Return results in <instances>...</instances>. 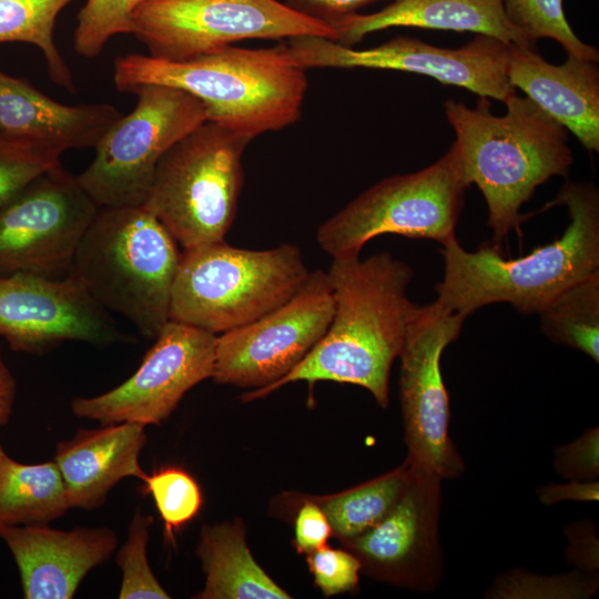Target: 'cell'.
I'll return each instance as SVG.
<instances>
[{
    "instance_id": "obj_14",
    "label": "cell",
    "mask_w": 599,
    "mask_h": 599,
    "mask_svg": "<svg viewBox=\"0 0 599 599\" xmlns=\"http://www.w3.org/2000/svg\"><path fill=\"white\" fill-rule=\"evenodd\" d=\"M98 210L61 163L42 173L0 210V275L69 271Z\"/></svg>"
},
{
    "instance_id": "obj_31",
    "label": "cell",
    "mask_w": 599,
    "mask_h": 599,
    "mask_svg": "<svg viewBox=\"0 0 599 599\" xmlns=\"http://www.w3.org/2000/svg\"><path fill=\"white\" fill-rule=\"evenodd\" d=\"M142 481L144 491L155 502L165 535L174 540V532L201 510L200 486L189 473L177 467H163L152 475L146 474Z\"/></svg>"
},
{
    "instance_id": "obj_40",
    "label": "cell",
    "mask_w": 599,
    "mask_h": 599,
    "mask_svg": "<svg viewBox=\"0 0 599 599\" xmlns=\"http://www.w3.org/2000/svg\"><path fill=\"white\" fill-rule=\"evenodd\" d=\"M17 394V383L0 351V427L11 418Z\"/></svg>"
},
{
    "instance_id": "obj_24",
    "label": "cell",
    "mask_w": 599,
    "mask_h": 599,
    "mask_svg": "<svg viewBox=\"0 0 599 599\" xmlns=\"http://www.w3.org/2000/svg\"><path fill=\"white\" fill-rule=\"evenodd\" d=\"M70 504L57 464H22L0 446V526L48 525Z\"/></svg>"
},
{
    "instance_id": "obj_39",
    "label": "cell",
    "mask_w": 599,
    "mask_h": 599,
    "mask_svg": "<svg viewBox=\"0 0 599 599\" xmlns=\"http://www.w3.org/2000/svg\"><path fill=\"white\" fill-rule=\"evenodd\" d=\"M539 500L547 506L565 500L597 501L599 499L598 480H570L566 484H549L537 489Z\"/></svg>"
},
{
    "instance_id": "obj_16",
    "label": "cell",
    "mask_w": 599,
    "mask_h": 599,
    "mask_svg": "<svg viewBox=\"0 0 599 599\" xmlns=\"http://www.w3.org/2000/svg\"><path fill=\"white\" fill-rule=\"evenodd\" d=\"M408 460L410 476L402 498L379 522L345 545L370 577L430 592L444 573L438 530L443 479Z\"/></svg>"
},
{
    "instance_id": "obj_1",
    "label": "cell",
    "mask_w": 599,
    "mask_h": 599,
    "mask_svg": "<svg viewBox=\"0 0 599 599\" xmlns=\"http://www.w3.org/2000/svg\"><path fill=\"white\" fill-rule=\"evenodd\" d=\"M326 273L334 295L327 331L283 378L244 394V400L264 397L288 383L331 380L364 387L387 407L390 368L418 306L407 296L413 270L383 252L366 260L333 258Z\"/></svg>"
},
{
    "instance_id": "obj_22",
    "label": "cell",
    "mask_w": 599,
    "mask_h": 599,
    "mask_svg": "<svg viewBox=\"0 0 599 599\" xmlns=\"http://www.w3.org/2000/svg\"><path fill=\"white\" fill-rule=\"evenodd\" d=\"M394 27L475 32L508 45L536 50V42L509 22L500 0H392L374 13L357 12L332 24L336 42L345 47Z\"/></svg>"
},
{
    "instance_id": "obj_33",
    "label": "cell",
    "mask_w": 599,
    "mask_h": 599,
    "mask_svg": "<svg viewBox=\"0 0 599 599\" xmlns=\"http://www.w3.org/2000/svg\"><path fill=\"white\" fill-rule=\"evenodd\" d=\"M598 588V575L573 571L558 576H537L512 570L499 576L489 590L494 598H588Z\"/></svg>"
},
{
    "instance_id": "obj_34",
    "label": "cell",
    "mask_w": 599,
    "mask_h": 599,
    "mask_svg": "<svg viewBox=\"0 0 599 599\" xmlns=\"http://www.w3.org/2000/svg\"><path fill=\"white\" fill-rule=\"evenodd\" d=\"M307 564L315 585L325 596L348 592L358 586L362 565L349 550L325 545L307 554Z\"/></svg>"
},
{
    "instance_id": "obj_25",
    "label": "cell",
    "mask_w": 599,
    "mask_h": 599,
    "mask_svg": "<svg viewBox=\"0 0 599 599\" xmlns=\"http://www.w3.org/2000/svg\"><path fill=\"white\" fill-rule=\"evenodd\" d=\"M410 476V461L348 490L315 500L328 518L333 534L352 540L379 522L402 498Z\"/></svg>"
},
{
    "instance_id": "obj_23",
    "label": "cell",
    "mask_w": 599,
    "mask_h": 599,
    "mask_svg": "<svg viewBox=\"0 0 599 599\" xmlns=\"http://www.w3.org/2000/svg\"><path fill=\"white\" fill-rule=\"evenodd\" d=\"M197 554L205 573L199 599H288L258 566L247 547L242 521L205 525Z\"/></svg>"
},
{
    "instance_id": "obj_10",
    "label": "cell",
    "mask_w": 599,
    "mask_h": 599,
    "mask_svg": "<svg viewBox=\"0 0 599 599\" xmlns=\"http://www.w3.org/2000/svg\"><path fill=\"white\" fill-rule=\"evenodd\" d=\"M132 34L149 55L191 59L250 39L318 35L335 30L277 0H146L133 14Z\"/></svg>"
},
{
    "instance_id": "obj_38",
    "label": "cell",
    "mask_w": 599,
    "mask_h": 599,
    "mask_svg": "<svg viewBox=\"0 0 599 599\" xmlns=\"http://www.w3.org/2000/svg\"><path fill=\"white\" fill-rule=\"evenodd\" d=\"M379 1L386 0H286L285 3L295 11L332 27L336 21Z\"/></svg>"
},
{
    "instance_id": "obj_37",
    "label": "cell",
    "mask_w": 599,
    "mask_h": 599,
    "mask_svg": "<svg viewBox=\"0 0 599 599\" xmlns=\"http://www.w3.org/2000/svg\"><path fill=\"white\" fill-rule=\"evenodd\" d=\"M569 545L566 559L580 571L595 572L599 567L598 539L595 525L588 520L567 526Z\"/></svg>"
},
{
    "instance_id": "obj_36",
    "label": "cell",
    "mask_w": 599,
    "mask_h": 599,
    "mask_svg": "<svg viewBox=\"0 0 599 599\" xmlns=\"http://www.w3.org/2000/svg\"><path fill=\"white\" fill-rule=\"evenodd\" d=\"M294 544L300 554H309L324 547L333 534L322 507L315 500L305 501L295 518Z\"/></svg>"
},
{
    "instance_id": "obj_35",
    "label": "cell",
    "mask_w": 599,
    "mask_h": 599,
    "mask_svg": "<svg viewBox=\"0 0 599 599\" xmlns=\"http://www.w3.org/2000/svg\"><path fill=\"white\" fill-rule=\"evenodd\" d=\"M556 473L569 480H597L599 476V428L590 427L573 441L555 451Z\"/></svg>"
},
{
    "instance_id": "obj_9",
    "label": "cell",
    "mask_w": 599,
    "mask_h": 599,
    "mask_svg": "<svg viewBox=\"0 0 599 599\" xmlns=\"http://www.w3.org/2000/svg\"><path fill=\"white\" fill-rule=\"evenodd\" d=\"M130 93L134 109L108 129L77 175L99 207L141 206L163 155L207 119L203 103L176 88L142 84Z\"/></svg>"
},
{
    "instance_id": "obj_2",
    "label": "cell",
    "mask_w": 599,
    "mask_h": 599,
    "mask_svg": "<svg viewBox=\"0 0 599 599\" xmlns=\"http://www.w3.org/2000/svg\"><path fill=\"white\" fill-rule=\"evenodd\" d=\"M113 82L126 93L142 84L183 90L203 103L206 121L251 140L295 123L307 90L306 70L285 42L260 49L229 45L179 61L130 53L115 59Z\"/></svg>"
},
{
    "instance_id": "obj_17",
    "label": "cell",
    "mask_w": 599,
    "mask_h": 599,
    "mask_svg": "<svg viewBox=\"0 0 599 599\" xmlns=\"http://www.w3.org/2000/svg\"><path fill=\"white\" fill-rule=\"evenodd\" d=\"M0 336L11 349L28 354L67 341L106 346L125 338L74 278L28 273L0 275Z\"/></svg>"
},
{
    "instance_id": "obj_13",
    "label": "cell",
    "mask_w": 599,
    "mask_h": 599,
    "mask_svg": "<svg viewBox=\"0 0 599 599\" xmlns=\"http://www.w3.org/2000/svg\"><path fill=\"white\" fill-rule=\"evenodd\" d=\"M334 314L327 273L314 270L285 303L260 318L217 335L212 378L263 389L283 378L313 349Z\"/></svg>"
},
{
    "instance_id": "obj_5",
    "label": "cell",
    "mask_w": 599,
    "mask_h": 599,
    "mask_svg": "<svg viewBox=\"0 0 599 599\" xmlns=\"http://www.w3.org/2000/svg\"><path fill=\"white\" fill-rule=\"evenodd\" d=\"M177 242L145 207H99L69 276L105 311L122 315L146 338L170 321Z\"/></svg>"
},
{
    "instance_id": "obj_19",
    "label": "cell",
    "mask_w": 599,
    "mask_h": 599,
    "mask_svg": "<svg viewBox=\"0 0 599 599\" xmlns=\"http://www.w3.org/2000/svg\"><path fill=\"white\" fill-rule=\"evenodd\" d=\"M598 62L568 55L551 64L536 50L509 45L507 75L556 122L570 131L589 152L599 151Z\"/></svg>"
},
{
    "instance_id": "obj_18",
    "label": "cell",
    "mask_w": 599,
    "mask_h": 599,
    "mask_svg": "<svg viewBox=\"0 0 599 599\" xmlns=\"http://www.w3.org/2000/svg\"><path fill=\"white\" fill-rule=\"evenodd\" d=\"M17 564L26 599H70L90 570L106 561L118 546L113 530L48 525L0 526Z\"/></svg>"
},
{
    "instance_id": "obj_27",
    "label": "cell",
    "mask_w": 599,
    "mask_h": 599,
    "mask_svg": "<svg viewBox=\"0 0 599 599\" xmlns=\"http://www.w3.org/2000/svg\"><path fill=\"white\" fill-rule=\"evenodd\" d=\"M73 0H0V43L24 42L38 47L49 78L70 93L77 88L72 72L54 43L60 12Z\"/></svg>"
},
{
    "instance_id": "obj_7",
    "label": "cell",
    "mask_w": 599,
    "mask_h": 599,
    "mask_svg": "<svg viewBox=\"0 0 599 599\" xmlns=\"http://www.w3.org/2000/svg\"><path fill=\"white\" fill-rule=\"evenodd\" d=\"M252 140L205 121L159 162L142 204L183 248L223 241L235 219Z\"/></svg>"
},
{
    "instance_id": "obj_29",
    "label": "cell",
    "mask_w": 599,
    "mask_h": 599,
    "mask_svg": "<svg viewBox=\"0 0 599 599\" xmlns=\"http://www.w3.org/2000/svg\"><path fill=\"white\" fill-rule=\"evenodd\" d=\"M61 154L39 141L0 132V210L34 179L60 164Z\"/></svg>"
},
{
    "instance_id": "obj_32",
    "label": "cell",
    "mask_w": 599,
    "mask_h": 599,
    "mask_svg": "<svg viewBox=\"0 0 599 599\" xmlns=\"http://www.w3.org/2000/svg\"><path fill=\"white\" fill-rule=\"evenodd\" d=\"M153 519L140 509L134 514L126 541L118 551L116 564L122 571L119 592L121 599H167L170 596L160 585L148 560L149 528Z\"/></svg>"
},
{
    "instance_id": "obj_6",
    "label": "cell",
    "mask_w": 599,
    "mask_h": 599,
    "mask_svg": "<svg viewBox=\"0 0 599 599\" xmlns=\"http://www.w3.org/2000/svg\"><path fill=\"white\" fill-rule=\"evenodd\" d=\"M309 272L293 244L255 251L223 240L184 248L170 321L216 335L238 328L290 300Z\"/></svg>"
},
{
    "instance_id": "obj_41",
    "label": "cell",
    "mask_w": 599,
    "mask_h": 599,
    "mask_svg": "<svg viewBox=\"0 0 599 599\" xmlns=\"http://www.w3.org/2000/svg\"><path fill=\"white\" fill-rule=\"evenodd\" d=\"M0 446H1V443H0Z\"/></svg>"
},
{
    "instance_id": "obj_21",
    "label": "cell",
    "mask_w": 599,
    "mask_h": 599,
    "mask_svg": "<svg viewBox=\"0 0 599 599\" xmlns=\"http://www.w3.org/2000/svg\"><path fill=\"white\" fill-rule=\"evenodd\" d=\"M146 441L145 426L119 423L79 429L57 445L54 463L63 479L71 508L92 510L102 506L109 491L122 479L145 473L139 456Z\"/></svg>"
},
{
    "instance_id": "obj_12",
    "label": "cell",
    "mask_w": 599,
    "mask_h": 599,
    "mask_svg": "<svg viewBox=\"0 0 599 599\" xmlns=\"http://www.w3.org/2000/svg\"><path fill=\"white\" fill-rule=\"evenodd\" d=\"M292 59L303 69L367 68L427 75L479 97L505 102L516 93L507 75L509 45L483 34L450 49L397 35L377 47L353 49L318 35L287 39Z\"/></svg>"
},
{
    "instance_id": "obj_4",
    "label": "cell",
    "mask_w": 599,
    "mask_h": 599,
    "mask_svg": "<svg viewBox=\"0 0 599 599\" xmlns=\"http://www.w3.org/2000/svg\"><path fill=\"white\" fill-rule=\"evenodd\" d=\"M504 103L507 111L499 116L488 98L479 97L475 108L444 102L465 182L481 191L496 244L519 230L520 209L536 189L552 176H567L573 163L562 125L527 97L515 93Z\"/></svg>"
},
{
    "instance_id": "obj_3",
    "label": "cell",
    "mask_w": 599,
    "mask_h": 599,
    "mask_svg": "<svg viewBox=\"0 0 599 599\" xmlns=\"http://www.w3.org/2000/svg\"><path fill=\"white\" fill-rule=\"evenodd\" d=\"M554 205L567 207L570 223L560 237L528 255L505 258L491 246L468 252L456 238L443 245L436 302L465 318L494 303L538 314L561 291L599 271L597 186L568 181L548 204Z\"/></svg>"
},
{
    "instance_id": "obj_30",
    "label": "cell",
    "mask_w": 599,
    "mask_h": 599,
    "mask_svg": "<svg viewBox=\"0 0 599 599\" xmlns=\"http://www.w3.org/2000/svg\"><path fill=\"white\" fill-rule=\"evenodd\" d=\"M146 0H87L78 13L73 33L74 51L95 59L116 34L133 32V14Z\"/></svg>"
},
{
    "instance_id": "obj_28",
    "label": "cell",
    "mask_w": 599,
    "mask_h": 599,
    "mask_svg": "<svg viewBox=\"0 0 599 599\" xmlns=\"http://www.w3.org/2000/svg\"><path fill=\"white\" fill-rule=\"evenodd\" d=\"M509 22L537 42L542 38L557 41L567 52L583 60L598 62L597 48L582 42L570 27L562 0H500Z\"/></svg>"
},
{
    "instance_id": "obj_11",
    "label": "cell",
    "mask_w": 599,
    "mask_h": 599,
    "mask_svg": "<svg viewBox=\"0 0 599 599\" xmlns=\"http://www.w3.org/2000/svg\"><path fill=\"white\" fill-rule=\"evenodd\" d=\"M464 321L436 301L418 305L398 355L407 458L443 480L458 478L465 470L448 432L449 403L440 369L443 352L459 336Z\"/></svg>"
},
{
    "instance_id": "obj_15",
    "label": "cell",
    "mask_w": 599,
    "mask_h": 599,
    "mask_svg": "<svg viewBox=\"0 0 599 599\" xmlns=\"http://www.w3.org/2000/svg\"><path fill=\"white\" fill-rule=\"evenodd\" d=\"M217 335L169 321L135 373L93 397H75L72 413L103 425H160L193 386L212 378Z\"/></svg>"
},
{
    "instance_id": "obj_8",
    "label": "cell",
    "mask_w": 599,
    "mask_h": 599,
    "mask_svg": "<svg viewBox=\"0 0 599 599\" xmlns=\"http://www.w3.org/2000/svg\"><path fill=\"white\" fill-rule=\"evenodd\" d=\"M465 182L456 145L429 166L386 177L322 223L319 246L333 258L359 256L383 234L428 238L441 245L456 238Z\"/></svg>"
},
{
    "instance_id": "obj_26",
    "label": "cell",
    "mask_w": 599,
    "mask_h": 599,
    "mask_svg": "<svg viewBox=\"0 0 599 599\" xmlns=\"http://www.w3.org/2000/svg\"><path fill=\"white\" fill-rule=\"evenodd\" d=\"M538 314L546 337L599 362V271L561 291Z\"/></svg>"
},
{
    "instance_id": "obj_20",
    "label": "cell",
    "mask_w": 599,
    "mask_h": 599,
    "mask_svg": "<svg viewBox=\"0 0 599 599\" xmlns=\"http://www.w3.org/2000/svg\"><path fill=\"white\" fill-rule=\"evenodd\" d=\"M123 113L110 103L68 105L28 80L0 70V132L32 139L61 153L94 149Z\"/></svg>"
}]
</instances>
